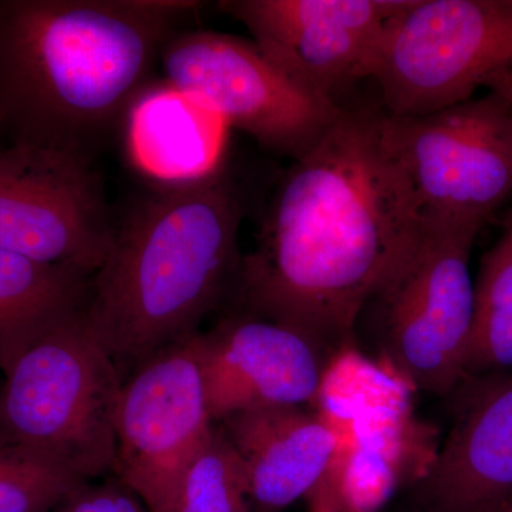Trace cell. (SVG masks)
<instances>
[{
    "instance_id": "cell-1",
    "label": "cell",
    "mask_w": 512,
    "mask_h": 512,
    "mask_svg": "<svg viewBox=\"0 0 512 512\" xmlns=\"http://www.w3.org/2000/svg\"><path fill=\"white\" fill-rule=\"evenodd\" d=\"M423 228L384 111L343 106L276 187L239 261L242 295L254 316L342 348Z\"/></svg>"
},
{
    "instance_id": "cell-2",
    "label": "cell",
    "mask_w": 512,
    "mask_h": 512,
    "mask_svg": "<svg viewBox=\"0 0 512 512\" xmlns=\"http://www.w3.org/2000/svg\"><path fill=\"white\" fill-rule=\"evenodd\" d=\"M191 0H0V120L84 151L127 117Z\"/></svg>"
},
{
    "instance_id": "cell-3",
    "label": "cell",
    "mask_w": 512,
    "mask_h": 512,
    "mask_svg": "<svg viewBox=\"0 0 512 512\" xmlns=\"http://www.w3.org/2000/svg\"><path fill=\"white\" fill-rule=\"evenodd\" d=\"M242 217L237 185L220 167L160 183L131 205L84 306L117 366H140L197 333L238 269Z\"/></svg>"
},
{
    "instance_id": "cell-4",
    "label": "cell",
    "mask_w": 512,
    "mask_h": 512,
    "mask_svg": "<svg viewBox=\"0 0 512 512\" xmlns=\"http://www.w3.org/2000/svg\"><path fill=\"white\" fill-rule=\"evenodd\" d=\"M0 373L2 446L26 448L86 481L113 473L123 382L84 309L40 332Z\"/></svg>"
},
{
    "instance_id": "cell-5",
    "label": "cell",
    "mask_w": 512,
    "mask_h": 512,
    "mask_svg": "<svg viewBox=\"0 0 512 512\" xmlns=\"http://www.w3.org/2000/svg\"><path fill=\"white\" fill-rule=\"evenodd\" d=\"M512 70V0H407L384 25L366 79L389 116L436 113Z\"/></svg>"
},
{
    "instance_id": "cell-6",
    "label": "cell",
    "mask_w": 512,
    "mask_h": 512,
    "mask_svg": "<svg viewBox=\"0 0 512 512\" xmlns=\"http://www.w3.org/2000/svg\"><path fill=\"white\" fill-rule=\"evenodd\" d=\"M160 62L175 92L293 160L318 143L343 109L296 86L244 37L175 30Z\"/></svg>"
},
{
    "instance_id": "cell-7",
    "label": "cell",
    "mask_w": 512,
    "mask_h": 512,
    "mask_svg": "<svg viewBox=\"0 0 512 512\" xmlns=\"http://www.w3.org/2000/svg\"><path fill=\"white\" fill-rule=\"evenodd\" d=\"M384 131L424 222L484 225L512 195V101L491 92Z\"/></svg>"
},
{
    "instance_id": "cell-8",
    "label": "cell",
    "mask_w": 512,
    "mask_h": 512,
    "mask_svg": "<svg viewBox=\"0 0 512 512\" xmlns=\"http://www.w3.org/2000/svg\"><path fill=\"white\" fill-rule=\"evenodd\" d=\"M483 225L424 222L404 264L372 302L384 343L407 383L446 396L464 377L474 308L470 258Z\"/></svg>"
},
{
    "instance_id": "cell-9",
    "label": "cell",
    "mask_w": 512,
    "mask_h": 512,
    "mask_svg": "<svg viewBox=\"0 0 512 512\" xmlns=\"http://www.w3.org/2000/svg\"><path fill=\"white\" fill-rule=\"evenodd\" d=\"M116 228L89 153L0 146V249L92 278Z\"/></svg>"
},
{
    "instance_id": "cell-10",
    "label": "cell",
    "mask_w": 512,
    "mask_h": 512,
    "mask_svg": "<svg viewBox=\"0 0 512 512\" xmlns=\"http://www.w3.org/2000/svg\"><path fill=\"white\" fill-rule=\"evenodd\" d=\"M200 333L134 370L117 404L113 474L150 512H171L192 458L214 430Z\"/></svg>"
},
{
    "instance_id": "cell-11",
    "label": "cell",
    "mask_w": 512,
    "mask_h": 512,
    "mask_svg": "<svg viewBox=\"0 0 512 512\" xmlns=\"http://www.w3.org/2000/svg\"><path fill=\"white\" fill-rule=\"evenodd\" d=\"M407 0H224L218 8L296 86L343 107L340 97L366 80L384 25Z\"/></svg>"
},
{
    "instance_id": "cell-12",
    "label": "cell",
    "mask_w": 512,
    "mask_h": 512,
    "mask_svg": "<svg viewBox=\"0 0 512 512\" xmlns=\"http://www.w3.org/2000/svg\"><path fill=\"white\" fill-rule=\"evenodd\" d=\"M202 373L215 424L232 414L318 402L322 346L274 320H225L200 335Z\"/></svg>"
},
{
    "instance_id": "cell-13",
    "label": "cell",
    "mask_w": 512,
    "mask_h": 512,
    "mask_svg": "<svg viewBox=\"0 0 512 512\" xmlns=\"http://www.w3.org/2000/svg\"><path fill=\"white\" fill-rule=\"evenodd\" d=\"M464 400L416 484L417 512H495L512 504V372L466 380Z\"/></svg>"
},
{
    "instance_id": "cell-14",
    "label": "cell",
    "mask_w": 512,
    "mask_h": 512,
    "mask_svg": "<svg viewBox=\"0 0 512 512\" xmlns=\"http://www.w3.org/2000/svg\"><path fill=\"white\" fill-rule=\"evenodd\" d=\"M247 473L252 512H282L312 497L339 456L338 427L325 413L266 407L218 423Z\"/></svg>"
},
{
    "instance_id": "cell-15",
    "label": "cell",
    "mask_w": 512,
    "mask_h": 512,
    "mask_svg": "<svg viewBox=\"0 0 512 512\" xmlns=\"http://www.w3.org/2000/svg\"><path fill=\"white\" fill-rule=\"evenodd\" d=\"M131 151L161 183H178L218 168L224 123L173 87L146 89L127 114Z\"/></svg>"
},
{
    "instance_id": "cell-16",
    "label": "cell",
    "mask_w": 512,
    "mask_h": 512,
    "mask_svg": "<svg viewBox=\"0 0 512 512\" xmlns=\"http://www.w3.org/2000/svg\"><path fill=\"white\" fill-rule=\"evenodd\" d=\"M90 278L0 249V372L30 340L86 306Z\"/></svg>"
},
{
    "instance_id": "cell-17",
    "label": "cell",
    "mask_w": 512,
    "mask_h": 512,
    "mask_svg": "<svg viewBox=\"0 0 512 512\" xmlns=\"http://www.w3.org/2000/svg\"><path fill=\"white\" fill-rule=\"evenodd\" d=\"M507 372H512V222L481 259L463 382Z\"/></svg>"
},
{
    "instance_id": "cell-18",
    "label": "cell",
    "mask_w": 512,
    "mask_h": 512,
    "mask_svg": "<svg viewBox=\"0 0 512 512\" xmlns=\"http://www.w3.org/2000/svg\"><path fill=\"white\" fill-rule=\"evenodd\" d=\"M171 512H252L247 473L217 424L185 470Z\"/></svg>"
},
{
    "instance_id": "cell-19",
    "label": "cell",
    "mask_w": 512,
    "mask_h": 512,
    "mask_svg": "<svg viewBox=\"0 0 512 512\" xmlns=\"http://www.w3.org/2000/svg\"><path fill=\"white\" fill-rule=\"evenodd\" d=\"M87 483L55 461L0 444V512H49Z\"/></svg>"
},
{
    "instance_id": "cell-20",
    "label": "cell",
    "mask_w": 512,
    "mask_h": 512,
    "mask_svg": "<svg viewBox=\"0 0 512 512\" xmlns=\"http://www.w3.org/2000/svg\"><path fill=\"white\" fill-rule=\"evenodd\" d=\"M55 512H150L146 504L119 478L80 485Z\"/></svg>"
},
{
    "instance_id": "cell-21",
    "label": "cell",
    "mask_w": 512,
    "mask_h": 512,
    "mask_svg": "<svg viewBox=\"0 0 512 512\" xmlns=\"http://www.w3.org/2000/svg\"><path fill=\"white\" fill-rule=\"evenodd\" d=\"M483 87L512 101V70L494 74L490 79L485 80Z\"/></svg>"
},
{
    "instance_id": "cell-22",
    "label": "cell",
    "mask_w": 512,
    "mask_h": 512,
    "mask_svg": "<svg viewBox=\"0 0 512 512\" xmlns=\"http://www.w3.org/2000/svg\"><path fill=\"white\" fill-rule=\"evenodd\" d=\"M495 512H512V504L507 505V507L501 508V510Z\"/></svg>"
},
{
    "instance_id": "cell-23",
    "label": "cell",
    "mask_w": 512,
    "mask_h": 512,
    "mask_svg": "<svg viewBox=\"0 0 512 512\" xmlns=\"http://www.w3.org/2000/svg\"><path fill=\"white\" fill-rule=\"evenodd\" d=\"M3 133H5V131H3L2 120H0V137H2ZM0 146H2V144H0Z\"/></svg>"
}]
</instances>
